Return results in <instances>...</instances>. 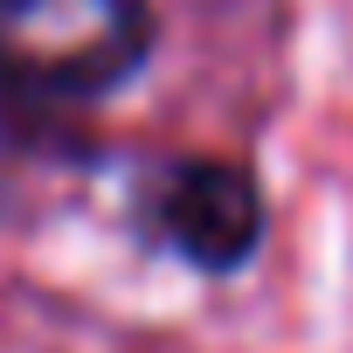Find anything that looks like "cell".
I'll use <instances>...</instances> for the list:
<instances>
[{"label": "cell", "instance_id": "cell-1", "mask_svg": "<svg viewBox=\"0 0 353 353\" xmlns=\"http://www.w3.org/2000/svg\"><path fill=\"white\" fill-rule=\"evenodd\" d=\"M152 42V0H0V97L97 104L145 70Z\"/></svg>", "mask_w": 353, "mask_h": 353}, {"label": "cell", "instance_id": "cell-2", "mask_svg": "<svg viewBox=\"0 0 353 353\" xmlns=\"http://www.w3.org/2000/svg\"><path fill=\"white\" fill-rule=\"evenodd\" d=\"M152 229L166 236L173 256H188L194 270L229 277V270H243L263 250L270 208H263V188H256V173L243 159L194 152V159H173L159 173V188H152Z\"/></svg>", "mask_w": 353, "mask_h": 353}]
</instances>
